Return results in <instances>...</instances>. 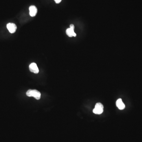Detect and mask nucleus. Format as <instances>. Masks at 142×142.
Wrapping results in <instances>:
<instances>
[{"mask_svg": "<svg viewBox=\"0 0 142 142\" xmlns=\"http://www.w3.org/2000/svg\"><path fill=\"white\" fill-rule=\"evenodd\" d=\"M26 95L28 97H34L36 100L40 99V92L37 90L30 89L26 92Z\"/></svg>", "mask_w": 142, "mask_h": 142, "instance_id": "nucleus-1", "label": "nucleus"}, {"mask_svg": "<svg viewBox=\"0 0 142 142\" xmlns=\"http://www.w3.org/2000/svg\"><path fill=\"white\" fill-rule=\"evenodd\" d=\"M103 111V106L102 103H100L96 104L94 109L93 110V112L95 114L100 115Z\"/></svg>", "mask_w": 142, "mask_h": 142, "instance_id": "nucleus-2", "label": "nucleus"}, {"mask_svg": "<svg viewBox=\"0 0 142 142\" xmlns=\"http://www.w3.org/2000/svg\"><path fill=\"white\" fill-rule=\"evenodd\" d=\"M7 28L11 33H14L16 31L17 27L16 25L13 23H9L7 24Z\"/></svg>", "mask_w": 142, "mask_h": 142, "instance_id": "nucleus-3", "label": "nucleus"}, {"mask_svg": "<svg viewBox=\"0 0 142 142\" xmlns=\"http://www.w3.org/2000/svg\"><path fill=\"white\" fill-rule=\"evenodd\" d=\"M29 68L30 72L34 73V74H38L39 72V68L35 63H32L31 64L29 65Z\"/></svg>", "mask_w": 142, "mask_h": 142, "instance_id": "nucleus-4", "label": "nucleus"}, {"mask_svg": "<svg viewBox=\"0 0 142 142\" xmlns=\"http://www.w3.org/2000/svg\"><path fill=\"white\" fill-rule=\"evenodd\" d=\"M29 13L30 16L33 17L35 16L37 13V8L34 6H31L29 7Z\"/></svg>", "mask_w": 142, "mask_h": 142, "instance_id": "nucleus-5", "label": "nucleus"}, {"mask_svg": "<svg viewBox=\"0 0 142 142\" xmlns=\"http://www.w3.org/2000/svg\"><path fill=\"white\" fill-rule=\"evenodd\" d=\"M116 105L120 110H123L125 108V105L122 101V99H118L116 102Z\"/></svg>", "mask_w": 142, "mask_h": 142, "instance_id": "nucleus-6", "label": "nucleus"}, {"mask_svg": "<svg viewBox=\"0 0 142 142\" xmlns=\"http://www.w3.org/2000/svg\"><path fill=\"white\" fill-rule=\"evenodd\" d=\"M66 33L68 36L70 37H76V34L74 30L72 28H68L66 30Z\"/></svg>", "mask_w": 142, "mask_h": 142, "instance_id": "nucleus-7", "label": "nucleus"}, {"mask_svg": "<svg viewBox=\"0 0 142 142\" xmlns=\"http://www.w3.org/2000/svg\"><path fill=\"white\" fill-rule=\"evenodd\" d=\"M55 2L56 3H57V4H59V3H60L61 2V1H62V0H54Z\"/></svg>", "mask_w": 142, "mask_h": 142, "instance_id": "nucleus-8", "label": "nucleus"}, {"mask_svg": "<svg viewBox=\"0 0 142 142\" xmlns=\"http://www.w3.org/2000/svg\"><path fill=\"white\" fill-rule=\"evenodd\" d=\"M70 28H72V29H73L74 30L75 26H74V25H70Z\"/></svg>", "mask_w": 142, "mask_h": 142, "instance_id": "nucleus-9", "label": "nucleus"}]
</instances>
